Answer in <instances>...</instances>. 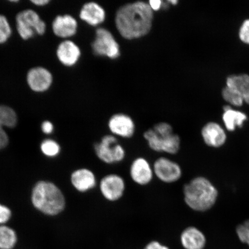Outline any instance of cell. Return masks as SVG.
<instances>
[{
  "label": "cell",
  "instance_id": "cell-25",
  "mask_svg": "<svg viewBox=\"0 0 249 249\" xmlns=\"http://www.w3.org/2000/svg\"><path fill=\"white\" fill-rule=\"evenodd\" d=\"M12 30L7 18L0 15V44L7 41L11 36Z\"/></svg>",
  "mask_w": 249,
  "mask_h": 249
},
{
  "label": "cell",
  "instance_id": "cell-6",
  "mask_svg": "<svg viewBox=\"0 0 249 249\" xmlns=\"http://www.w3.org/2000/svg\"><path fill=\"white\" fill-rule=\"evenodd\" d=\"M17 30L21 38L29 39L36 33L40 36L46 32V25L36 12L26 9L18 13L17 18Z\"/></svg>",
  "mask_w": 249,
  "mask_h": 249
},
{
  "label": "cell",
  "instance_id": "cell-12",
  "mask_svg": "<svg viewBox=\"0 0 249 249\" xmlns=\"http://www.w3.org/2000/svg\"><path fill=\"white\" fill-rule=\"evenodd\" d=\"M201 135L205 144L211 148L222 147L227 142L226 130L219 124L215 122L205 124L201 129Z\"/></svg>",
  "mask_w": 249,
  "mask_h": 249
},
{
  "label": "cell",
  "instance_id": "cell-11",
  "mask_svg": "<svg viewBox=\"0 0 249 249\" xmlns=\"http://www.w3.org/2000/svg\"><path fill=\"white\" fill-rule=\"evenodd\" d=\"M109 130L111 135L123 139H130L135 135L136 127L132 118L124 114H116L109 120Z\"/></svg>",
  "mask_w": 249,
  "mask_h": 249
},
{
  "label": "cell",
  "instance_id": "cell-8",
  "mask_svg": "<svg viewBox=\"0 0 249 249\" xmlns=\"http://www.w3.org/2000/svg\"><path fill=\"white\" fill-rule=\"evenodd\" d=\"M99 189L105 200L116 202L123 197L125 192V180L118 174H107L99 182Z\"/></svg>",
  "mask_w": 249,
  "mask_h": 249
},
{
  "label": "cell",
  "instance_id": "cell-15",
  "mask_svg": "<svg viewBox=\"0 0 249 249\" xmlns=\"http://www.w3.org/2000/svg\"><path fill=\"white\" fill-rule=\"evenodd\" d=\"M180 241L185 249H204L207 244L204 233L195 226H189L180 233Z\"/></svg>",
  "mask_w": 249,
  "mask_h": 249
},
{
  "label": "cell",
  "instance_id": "cell-9",
  "mask_svg": "<svg viewBox=\"0 0 249 249\" xmlns=\"http://www.w3.org/2000/svg\"><path fill=\"white\" fill-rule=\"evenodd\" d=\"M154 176L165 183H175L182 176V170L176 161L166 157L156 160L153 165Z\"/></svg>",
  "mask_w": 249,
  "mask_h": 249
},
{
  "label": "cell",
  "instance_id": "cell-23",
  "mask_svg": "<svg viewBox=\"0 0 249 249\" xmlns=\"http://www.w3.org/2000/svg\"><path fill=\"white\" fill-rule=\"evenodd\" d=\"M222 95L226 102L235 107H241L244 103L242 96L230 87L226 86L222 89Z\"/></svg>",
  "mask_w": 249,
  "mask_h": 249
},
{
  "label": "cell",
  "instance_id": "cell-29",
  "mask_svg": "<svg viewBox=\"0 0 249 249\" xmlns=\"http://www.w3.org/2000/svg\"><path fill=\"white\" fill-rule=\"evenodd\" d=\"M144 249H170V248L166 245L161 244V243L157 241H152L149 242L145 246Z\"/></svg>",
  "mask_w": 249,
  "mask_h": 249
},
{
  "label": "cell",
  "instance_id": "cell-1",
  "mask_svg": "<svg viewBox=\"0 0 249 249\" xmlns=\"http://www.w3.org/2000/svg\"><path fill=\"white\" fill-rule=\"evenodd\" d=\"M154 11L148 3L136 1L122 6L117 11L116 25L118 32L124 39L141 38L150 31Z\"/></svg>",
  "mask_w": 249,
  "mask_h": 249
},
{
  "label": "cell",
  "instance_id": "cell-16",
  "mask_svg": "<svg viewBox=\"0 0 249 249\" xmlns=\"http://www.w3.org/2000/svg\"><path fill=\"white\" fill-rule=\"evenodd\" d=\"M18 117L14 109L5 105H0V150L7 147L9 138L4 127L13 128L17 125Z\"/></svg>",
  "mask_w": 249,
  "mask_h": 249
},
{
  "label": "cell",
  "instance_id": "cell-28",
  "mask_svg": "<svg viewBox=\"0 0 249 249\" xmlns=\"http://www.w3.org/2000/svg\"><path fill=\"white\" fill-rule=\"evenodd\" d=\"M11 210L0 204V226L5 225L11 219Z\"/></svg>",
  "mask_w": 249,
  "mask_h": 249
},
{
  "label": "cell",
  "instance_id": "cell-20",
  "mask_svg": "<svg viewBox=\"0 0 249 249\" xmlns=\"http://www.w3.org/2000/svg\"><path fill=\"white\" fill-rule=\"evenodd\" d=\"M222 120L227 130L235 131L236 128H241L248 120L247 115L240 111L233 110L230 106L224 107Z\"/></svg>",
  "mask_w": 249,
  "mask_h": 249
},
{
  "label": "cell",
  "instance_id": "cell-19",
  "mask_svg": "<svg viewBox=\"0 0 249 249\" xmlns=\"http://www.w3.org/2000/svg\"><path fill=\"white\" fill-rule=\"evenodd\" d=\"M80 18L87 24L92 26H96L105 21L106 12L104 9L97 3L87 2L81 9Z\"/></svg>",
  "mask_w": 249,
  "mask_h": 249
},
{
  "label": "cell",
  "instance_id": "cell-18",
  "mask_svg": "<svg viewBox=\"0 0 249 249\" xmlns=\"http://www.w3.org/2000/svg\"><path fill=\"white\" fill-rule=\"evenodd\" d=\"M81 52L77 45L71 40H65L59 45L57 55L59 61L65 66L75 65L79 60Z\"/></svg>",
  "mask_w": 249,
  "mask_h": 249
},
{
  "label": "cell",
  "instance_id": "cell-26",
  "mask_svg": "<svg viewBox=\"0 0 249 249\" xmlns=\"http://www.w3.org/2000/svg\"><path fill=\"white\" fill-rule=\"evenodd\" d=\"M236 233L239 241L249 247V219L236 227Z\"/></svg>",
  "mask_w": 249,
  "mask_h": 249
},
{
  "label": "cell",
  "instance_id": "cell-2",
  "mask_svg": "<svg viewBox=\"0 0 249 249\" xmlns=\"http://www.w3.org/2000/svg\"><path fill=\"white\" fill-rule=\"evenodd\" d=\"M183 195L185 203L190 209L205 213L216 204L219 192L209 179L198 176L183 185Z\"/></svg>",
  "mask_w": 249,
  "mask_h": 249
},
{
  "label": "cell",
  "instance_id": "cell-7",
  "mask_svg": "<svg viewBox=\"0 0 249 249\" xmlns=\"http://www.w3.org/2000/svg\"><path fill=\"white\" fill-rule=\"evenodd\" d=\"M92 48L94 54L97 55L115 59L120 55L119 45L113 34L104 28H100L96 31Z\"/></svg>",
  "mask_w": 249,
  "mask_h": 249
},
{
  "label": "cell",
  "instance_id": "cell-33",
  "mask_svg": "<svg viewBox=\"0 0 249 249\" xmlns=\"http://www.w3.org/2000/svg\"><path fill=\"white\" fill-rule=\"evenodd\" d=\"M168 2L170 3V4L176 5L177 2H178V1H176V0H169Z\"/></svg>",
  "mask_w": 249,
  "mask_h": 249
},
{
  "label": "cell",
  "instance_id": "cell-3",
  "mask_svg": "<svg viewBox=\"0 0 249 249\" xmlns=\"http://www.w3.org/2000/svg\"><path fill=\"white\" fill-rule=\"evenodd\" d=\"M31 201L36 210L49 216L61 213L66 205L65 196L61 189L54 183L44 180L34 186Z\"/></svg>",
  "mask_w": 249,
  "mask_h": 249
},
{
  "label": "cell",
  "instance_id": "cell-13",
  "mask_svg": "<svg viewBox=\"0 0 249 249\" xmlns=\"http://www.w3.org/2000/svg\"><path fill=\"white\" fill-rule=\"evenodd\" d=\"M27 81L30 88L37 92H45L51 87L53 83L52 74L43 67H36L31 69L27 73Z\"/></svg>",
  "mask_w": 249,
  "mask_h": 249
},
{
  "label": "cell",
  "instance_id": "cell-27",
  "mask_svg": "<svg viewBox=\"0 0 249 249\" xmlns=\"http://www.w3.org/2000/svg\"><path fill=\"white\" fill-rule=\"evenodd\" d=\"M239 37L241 41L249 45V18L242 23L239 31Z\"/></svg>",
  "mask_w": 249,
  "mask_h": 249
},
{
  "label": "cell",
  "instance_id": "cell-30",
  "mask_svg": "<svg viewBox=\"0 0 249 249\" xmlns=\"http://www.w3.org/2000/svg\"><path fill=\"white\" fill-rule=\"evenodd\" d=\"M42 130L45 134H51L54 130L53 124L48 121H45L42 124Z\"/></svg>",
  "mask_w": 249,
  "mask_h": 249
},
{
  "label": "cell",
  "instance_id": "cell-10",
  "mask_svg": "<svg viewBox=\"0 0 249 249\" xmlns=\"http://www.w3.org/2000/svg\"><path fill=\"white\" fill-rule=\"evenodd\" d=\"M129 175L136 184L148 185L154 178L153 167L145 158L138 157L134 160L130 164Z\"/></svg>",
  "mask_w": 249,
  "mask_h": 249
},
{
  "label": "cell",
  "instance_id": "cell-17",
  "mask_svg": "<svg viewBox=\"0 0 249 249\" xmlns=\"http://www.w3.org/2000/svg\"><path fill=\"white\" fill-rule=\"evenodd\" d=\"M78 24L76 20L71 16H58L53 22L52 29L56 36L62 38H70L75 35Z\"/></svg>",
  "mask_w": 249,
  "mask_h": 249
},
{
  "label": "cell",
  "instance_id": "cell-5",
  "mask_svg": "<svg viewBox=\"0 0 249 249\" xmlns=\"http://www.w3.org/2000/svg\"><path fill=\"white\" fill-rule=\"evenodd\" d=\"M93 150L99 160L107 164L123 161L126 157V151L118 141L117 137L107 135L93 145Z\"/></svg>",
  "mask_w": 249,
  "mask_h": 249
},
{
  "label": "cell",
  "instance_id": "cell-22",
  "mask_svg": "<svg viewBox=\"0 0 249 249\" xmlns=\"http://www.w3.org/2000/svg\"><path fill=\"white\" fill-rule=\"evenodd\" d=\"M18 241L17 233L13 229L0 226V249H14Z\"/></svg>",
  "mask_w": 249,
  "mask_h": 249
},
{
  "label": "cell",
  "instance_id": "cell-14",
  "mask_svg": "<svg viewBox=\"0 0 249 249\" xmlns=\"http://www.w3.org/2000/svg\"><path fill=\"white\" fill-rule=\"evenodd\" d=\"M71 182L73 188L80 193L92 191L97 185L94 173L87 168H80L71 174Z\"/></svg>",
  "mask_w": 249,
  "mask_h": 249
},
{
  "label": "cell",
  "instance_id": "cell-32",
  "mask_svg": "<svg viewBox=\"0 0 249 249\" xmlns=\"http://www.w3.org/2000/svg\"><path fill=\"white\" fill-rule=\"evenodd\" d=\"M31 2L35 5L42 7V6L48 4L50 1L49 0H33V1H31Z\"/></svg>",
  "mask_w": 249,
  "mask_h": 249
},
{
  "label": "cell",
  "instance_id": "cell-24",
  "mask_svg": "<svg viewBox=\"0 0 249 249\" xmlns=\"http://www.w3.org/2000/svg\"><path fill=\"white\" fill-rule=\"evenodd\" d=\"M42 153L48 157H55L60 153L61 147L53 140L46 139L40 145Z\"/></svg>",
  "mask_w": 249,
  "mask_h": 249
},
{
  "label": "cell",
  "instance_id": "cell-21",
  "mask_svg": "<svg viewBox=\"0 0 249 249\" xmlns=\"http://www.w3.org/2000/svg\"><path fill=\"white\" fill-rule=\"evenodd\" d=\"M226 86L242 96L244 102L249 105V74H233L227 78Z\"/></svg>",
  "mask_w": 249,
  "mask_h": 249
},
{
  "label": "cell",
  "instance_id": "cell-4",
  "mask_svg": "<svg viewBox=\"0 0 249 249\" xmlns=\"http://www.w3.org/2000/svg\"><path fill=\"white\" fill-rule=\"evenodd\" d=\"M149 148L156 152L176 155L180 149L181 141L179 135L174 132L173 127L167 123L155 124L143 134Z\"/></svg>",
  "mask_w": 249,
  "mask_h": 249
},
{
  "label": "cell",
  "instance_id": "cell-31",
  "mask_svg": "<svg viewBox=\"0 0 249 249\" xmlns=\"http://www.w3.org/2000/svg\"><path fill=\"white\" fill-rule=\"evenodd\" d=\"M163 1L160 0H151L148 2L149 7L153 11H157L160 10V9L163 7Z\"/></svg>",
  "mask_w": 249,
  "mask_h": 249
}]
</instances>
